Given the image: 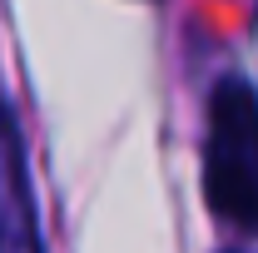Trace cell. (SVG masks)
Here are the masks:
<instances>
[{
	"label": "cell",
	"mask_w": 258,
	"mask_h": 253,
	"mask_svg": "<svg viewBox=\"0 0 258 253\" xmlns=\"http://www.w3.org/2000/svg\"><path fill=\"white\" fill-rule=\"evenodd\" d=\"M0 253H45L25 139L5 104H0Z\"/></svg>",
	"instance_id": "2"
},
{
	"label": "cell",
	"mask_w": 258,
	"mask_h": 253,
	"mask_svg": "<svg viewBox=\"0 0 258 253\" xmlns=\"http://www.w3.org/2000/svg\"><path fill=\"white\" fill-rule=\"evenodd\" d=\"M204 199L224 223L258 233V90L243 75H224L209 95Z\"/></svg>",
	"instance_id": "1"
},
{
	"label": "cell",
	"mask_w": 258,
	"mask_h": 253,
	"mask_svg": "<svg viewBox=\"0 0 258 253\" xmlns=\"http://www.w3.org/2000/svg\"><path fill=\"white\" fill-rule=\"evenodd\" d=\"M228 253H238V248H228Z\"/></svg>",
	"instance_id": "3"
}]
</instances>
